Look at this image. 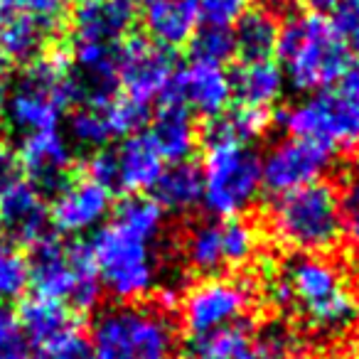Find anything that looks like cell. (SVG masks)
I'll list each match as a JSON object with an SVG mask.
<instances>
[{
	"label": "cell",
	"mask_w": 359,
	"mask_h": 359,
	"mask_svg": "<svg viewBox=\"0 0 359 359\" xmlns=\"http://www.w3.org/2000/svg\"><path fill=\"white\" fill-rule=\"evenodd\" d=\"M163 99H172L185 106L190 114H200L205 118H219L231 109V74L219 65L195 62L175 69L170 89Z\"/></svg>",
	"instance_id": "obj_15"
},
{
	"label": "cell",
	"mask_w": 359,
	"mask_h": 359,
	"mask_svg": "<svg viewBox=\"0 0 359 359\" xmlns=\"http://www.w3.org/2000/svg\"><path fill=\"white\" fill-rule=\"evenodd\" d=\"M219 118L234 138H239L251 145L256 138H261V135L269 130L271 121H273V114H271V111H264V109L234 106V109H229L224 116H219Z\"/></svg>",
	"instance_id": "obj_32"
},
{
	"label": "cell",
	"mask_w": 359,
	"mask_h": 359,
	"mask_svg": "<svg viewBox=\"0 0 359 359\" xmlns=\"http://www.w3.org/2000/svg\"><path fill=\"white\" fill-rule=\"evenodd\" d=\"M187 47H190V55L195 62H207V65H219V67H224L236 55L234 32L226 30V27L200 25Z\"/></svg>",
	"instance_id": "obj_31"
},
{
	"label": "cell",
	"mask_w": 359,
	"mask_h": 359,
	"mask_svg": "<svg viewBox=\"0 0 359 359\" xmlns=\"http://www.w3.org/2000/svg\"><path fill=\"white\" fill-rule=\"evenodd\" d=\"M334 150L300 138L273 143L261 158V187L273 197L313 185L332 165Z\"/></svg>",
	"instance_id": "obj_13"
},
{
	"label": "cell",
	"mask_w": 359,
	"mask_h": 359,
	"mask_svg": "<svg viewBox=\"0 0 359 359\" xmlns=\"http://www.w3.org/2000/svg\"><path fill=\"white\" fill-rule=\"evenodd\" d=\"M22 344L20 325H18V313L13 310L11 303L0 300V352L8 347Z\"/></svg>",
	"instance_id": "obj_38"
},
{
	"label": "cell",
	"mask_w": 359,
	"mask_h": 359,
	"mask_svg": "<svg viewBox=\"0 0 359 359\" xmlns=\"http://www.w3.org/2000/svg\"><path fill=\"white\" fill-rule=\"evenodd\" d=\"M280 22L269 8H249L241 20L231 27L234 32V52L241 62L254 60H273L276 45H278Z\"/></svg>",
	"instance_id": "obj_26"
},
{
	"label": "cell",
	"mask_w": 359,
	"mask_h": 359,
	"mask_svg": "<svg viewBox=\"0 0 359 359\" xmlns=\"http://www.w3.org/2000/svg\"><path fill=\"white\" fill-rule=\"evenodd\" d=\"M202 160V205L219 219H236L256 205L261 187V155L249 143L234 138L222 123L212 118L205 133Z\"/></svg>",
	"instance_id": "obj_4"
},
{
	"label": "cell",
	"mask_w": 359,
	"mask_h": 359,
	"mask_svg": "<svg viewBox=\"0 0 359 359\" xmlns=\"http://www.w3.org/2000/svg\"><path fill=\"white\" fill-rule=\"evenodd\" d=\"M278 123L288 138L320 143L330 150L359 143L352 109L339 94H308L305 99L285 106L278 114Z\"/></svg>",
	"instance_id": "obj_10"
},
{
	"label": "cell",
	"mask_w": 359,
	"mask_h": 359,
	"mask_svg": "<svg viewBox=\"0 0 359 359\" xmlns=\"http://www.w3.org/2000/svg\"><path fill=\"white\" fill-rule=\"evenodd\" d=\"M254 305V293L239 278L207 276L200 283L180 295L182 325L192 337H202L215 330L236 325L249 315Z\"/></svg>",
	"instance_id": "obj_9"
},
{
	"label": "cell",
	"mask_w": 359,
	"mask_h": 359,
	"mask_svg": "<svg viewBox=\"0 0 359 359\" xmlns=\"http://www.w3.org/2000/svg\"><path fill=\"white\" fill-rule=\"evenodd\" d=\"M22 180V168L18 153L13 148H8L6 143H0V195L6 190H11L15 182Z\"/></svg>",
	"instance_id": "obj_39"
},
{
	"label": "cell",
	"mask_w": 359,
	"mask_h": 359,
	"mask_svg": "<svg viewBox=\"0 0 359 359\" xmlns=\"http://www.w3.org/2000/svg\"><path fill=\"white\" fill-rule=\"evenodd\" d=\"M347 101V99H344ZM349 104V101H347ZM349 109H352V116H354V123H357V133H359V104H349Z\"/></svg>",
	"instance_id": "obj_45"
},
{
	"label": "cell",
	"mask_w": 359,
	"mask_h": 359,
	"mask_svg": "<svg viewBox=\"0 0 359 359\" xmlns=\"http://www.w3.org/2000/svg\"><path fill=\"white\" fill-rule=\"evenodd\" d=\"M269 3H285V0H269Z\"/></svg>",
	"instance_id": "obj_49"
},
{
	"label": "cell",
	"mask_w": 359,
	"mask_h": 359,
	"mask_svg": "<svg viewBox=\"0 0 359 359\" xmlns=\"http://www.w3.org/2000/svg\"><path fill=\"white\" fill-rule=\"evenodd\" d=\"M6 99H8V91H6V84L0 79V121L6 118Z\"/></svg>",
	"instance_id": "obj_44"
},
{
	"label": "cell",
	"mask_w": 359,
	"mask_h": 359,
	"mask_svg": "<svg viewBox=\"0 0 359 359\" xmlns=\"http://www.w3.org/2000/svg\"><path fill=\"white\" fill-rule=\"evenodd\" d=\"M202 172L192 160L165 168L155 185V202L163 207V212L172 215H192L202 205Z\"/></svg>",
	"instance_id": "obj_25"
},
{
	"label": "cell",
	"mask_w": 359,
	"mask_h": 359,
	"mask_svg": "<svg viewBox=\"0 0 359 359\" xmlns=\"http://www.w3.org/2000/svg\"><path fill=\"white\" fill-rule=\"evenodd\" d=\"M89 347L94 359H180V330L158 303H111L91 320Z\"/></svg>",
	"instance_id": "obj_2"
},
{
	"label": "cell",
	"mask_w": 359,
	"mask_h": 359,
	"mask_svg": "<svg viewBox=\"0 0 359 359\" xmlns=\"http://www.w3.org/2000/svg\"><path fill=\"white\" fill-rule=\"evenodd\" d=\"M163 231V207L145 195H130L111 210L109 222L86 241L101 288L116 303L145 300L158 288V246Z\"/></svg>",
	"instance_id": "obj_1"
},
{
	"label": "cell",
	"mask_w": 359,
	"mask_h": 359,
	"mask_svg": "<svg viewBox=\"0 0 359 359\" xmlns=\"http://www.w3.org/2000/svg\"><path fill=\"white\" fill-rule=\"evenodd\" d=\"M0 359H27L25 342H22V344H15V347L3 349V352H0Z\"/></svg>",
	"instance_id": "obj_42"
},
{
	"label": "cell",
	"mask_w": 359,
	"mask_h": 359,
	"mask_svg": "<svg viewBox=\"0 0 359 359\" xmlns=\"http://www.w3.org/2000/svg\"><path fill=\"white\" fill-rule=\"evenodd\" d=\"M79 3H84V0H79Z\"/></svg>",
	"instance_id": "obj_51"
},
{
	"label": "cell",
	"mask_w": 359,
	"mask_h": 359,
	"mask_svg": "<svg viewBox=\"0 0 359 359\" xmlns=\"http://www.w3.org/2000/svg\"><path fill=\"white\" fill-rule=\"evenodd\" d=\"M271 298L276 305L298 308L303 318L323 332H339L357 320V300L344 285L332 261L323 256H295L273 278Z\"/></svg>",
	"instance_id": "obj_5"
},
{
	"label": "cell",
	"mask_w": 359,
	"mask_h": 359,
	"mask_svg": "<svg viewBox=\"0 0 359 359\" xmlns=\"http://www.w3.org/2000/svg\"><path fill=\"white\" fill-rule=\"evenodd\" d=\"M114 210V190L86 177L72 175L57 192H52L50 224L62 234H86L96 231Z\"/></svg>",
	"instance_id": "obj_14"
},
{
	"label": "cell",
	"mask_w": 359,
	"mask_h": 359,
	"mask_svg": "<svg viewBox=\"0 0 359 359\" xmlns=\"http://www.w3.org/2000/svg\"><path fill=\"white\" fill-rule=\"evenodd\" d=\"M6 11H13L18 15L35 18L45 25H57L67 8V0H0Z\"/></svg>",
	"instance_id": "obj_37"
},
{
	"label": "cell",
	"mask_w": 359,
	"mask_h": 359,
	"mask_svg": "<svg viewBox=\"0 0 359 359\" xmlns=\"http://www.w3.org/2000/svg\"><path fill=\"white\" fill-rule=\"evenodd\" d=\"M278 65L290 84L300 94H318L337 84L349 65L347 47L323 13L293 11L283 18L276 45Z\"/></svg>",
	"instance_id": "obj_3"
},
{
	"label": "cell",
	"mask_w": 359,
	"mask_h": 359,
	"mask_svg": "<svg viewBox=\"0 0 359 359\" xmlns=\"http://www.w3.org/2000/svg\"><path fill=\"white\" fill-rule=\"evenodd\" d=\"M0 222L13 244L35 246L50 236V205L45 195L22 177L0 195Z\"/></svg>",
	"instance_id": "obj_19"
},
{
	"label": "cell",
	"mask_w": 359,
	"mask_h": 359,
	"mask_svg": "<svg viewBox=\"0 0 359 359\" xmlns=\"http://www.w3.org/2000/svg\"><path fill=\"white\" fill-rule=\"evenodd\" d=\"M150 135L160 148L165 160L185 163L195 155L200 145V130L195 123V114L172 99H163L150 121Z\"/></svg>",
	"instance_id": "obj_22"
},
{
	"label": "cell",
	"mask_w": 359,
	"mask_h": 359,
	"mask_svg": "<svg viewBox=\"0 0 359 359\" xmlns=\"http://www.w3.org/2000/svg\"><path fill=\"white\" fill-rule=\"evenodd\" d=\"M50 32L52 27L45 22L35 20L27 15H13L6 18L0 27V60L3 65H18L27 67L42 55L50 52Z\"/></svg>",
	"instance_id": "obj_24"
},
{
	"label": "cell",
	"mask_w": 359,
	"mask_h": 359,
	"mask_svg": "<svg viewBox=\"0 0 359 359\" xmlns=\"http://www.w3.org/2000/svg\"><path fill=\"white\" fill-rule=\"evenodd\" d=\"M308 6L315 13H325V11H332L337 6V0H308Z\"/></svg>",
	"instance_id": "obj_43"
},
{
	"label": "cell",
	"mask_w": 359,
	"mask_h": 359,
	"mask_svg": "<svg viewBox=\"0 0 359 359\" xmlns=\"http://www.w3.org/2000/svg\"><path fill=\"white\" fill-rule=\"evenodd\" d=\"M6 18H8V11L3 8V3H0V27H3V22H6Z\"/></svg>",
	"instance_id": "obj_46"
},
{
	"label": "cell",
	"mask_w": 359,
	"mask_h": 359,
	"mask_svg": "<svg viewBox=\"0 0 359 359\" xmlns=\"http://www.w3.org/2000/svg\"><path fill=\"white\" fill-rule=\"evenodd\" d=\"M130 6H135V3H140V6H145V3H150V0H128Z\"/></svg>",
	"instance_id": "obj_47"
},
{
	"label": "cell",
	"mask_w": 359,
	"mask_h": 359,
	"mask_svg": "<svg viewBox=\"0 0 359 359\" xmlns=\"http://www.w3.org/2000/svg\"><path fill=\"white\" fill-rule=\"evenodd\" d=\"M187 359H259L254 332L244 323H236L202 337H192Z\"/></svg>",
	"instance_id": "obj_27"
},
{
	"label": "cell",
	"mask_w": 359,
	"mask_h": 359,
	"mask_svg": "<svg viewBox=\"0 0 359 359\" xmlns=\"http://www.w3.org/2000/svg\"><path fill=\"white\" fill-rule=\"evenodd\" d=\"M0 234H3V222H0Z\"/></svg>",
	"instance_id": "obj_50"
},
{
	"label": "cell",
	"mask_w": 359,
	"mask_h": 359,
	"mask_svg": "<svg viewBox=\"0 0 359 359\" xmlns=\"http://www.w3.org/2000/svg\"><path fill=\"white\" fill-rule=\"evenodd\" d=\"M0 79H3V60H0Z\"/></svg>",
	"instance_id": "obj_48"
},
{
	"label": "cell",
	"mask_w": 359,
	"mask_h": 359,
	"mask_svg": "<svg viewBox=\"0 0 359 359\" xmlns=\"http://www.w3.org/2000/svg\"><path fill=\"white\" fill-rule=\"evenodd\" d=\"M116 163V180L114 190H121L126 195H143L155 190L160 175L168 168V160L163 158L160 148L155 145L153 135L148 130L128 135L114 150Z\"/></svg>",
	"instance_id": "obj_18"
},
{
	"label": "cell",
	"mask_w": 359,
	"mask_h": 359,
	"mask_svg": "<svg viewBox=\"0 0 359 359\" xmlns=\"http://www.w3.org/2000/svg\"><path fill=\"white\" fill-rule=\"evenodd\" d=\"M185 264L202 276H215L224 269L222 251V222H200L187 231L182 241Z\"/></svg>",
	"instance_id": "obj_28"
},
{
	"label": "cell",
	"mask_w": 359,
	"mask_h": 359,
	"mask_svg": "<svg viewBox=\"0 0 359 359\" xmlns=\"http://www.w3.org/2000/svg\"><path fill=\"white\" fill-rule=\"evenodd\" d=\"M74 104V76L67 50H50L22 67L15 89L6 99V118L22 135L60 128L67 109Z\"/></svg>",
	"instance_id": "obj_7"
},
{
	"label": "cell",
	"mask_w": 359,
	"mask_h": 359,
	"mask_svg": "<svg viewBox=\"0 0 359 359\" xmlns=\"http://www.w3.org/2000/svg\"><path fill=\"white\" fill-rule=\"evenodd\" d=\"M269 229L280 246L298 256H320L342 239L339 192L330 182H313L278 195L269 207Z\"/></svg>",
	"instance_id": "obj_6"
},
{
	"label": "cell",
	"mask_w": 359,
	"mask_h": 359,
	"mask_svg": "<svg viewBox=\"0 0 359 359\" xmlns=\"http://www.w3.org/2000/svg\"><path fill=\"white\" fill-rule=\"evenodd\" d=\"M30 288L27 256L13 241H0V300L13 303Z\"/></svg>",
	"instance_id": "obj_29"
},
{
	"label": "cell",
	"mask_w": 359,
	"mask_h": 359,
	"mask_svg": "<svg viewBox=\"0 0 359 359\" xmlns=\"http://www.w3.org/2000/svg\"><path fill=\"white\" fill-rule=\"evenodd\" d=\"M15 153L20 160L22 177L42 195L60 190L74 170V148L60 128L22 135V143Z\"/></svg>",
	"instance_id": "obj_16"
},
{
	"label": "cell",
	"mask_w": 359,
	"mask_h": 359,
	"mask_svg": "<svg viewBox=\"0 0 359 359\" xmlns=\"http://www.w3.org/2000/svg\"><path fill=\"white\" fill-rule=\"evenodd\" d=\"M222 251H224V266L239 269L249 264L259 251V231L241 217L224 219L222 222Z\"/></svg>",
	"instance_id": "obj_30"
},
{
	"label": "cell",
	"mask_w": 359,
	"mask_h": 359,
	"mask_svg": "<svg viewBox=\"0 0 359 359\" xmlns=\"http://www.w3.org/2000/svg\"><path fill=\"white\" fill-rule=\"evenodd\" d=\"M339 210H342V236H347L359 249V150L349 165L347 187L339 197Z\"/></svg>",
	"instance_id": "obj_34"
},
{
	"label": "cell",
	"mask_w": 359,
	"mask_h": 359,
	"mask_svg": "<svg viewBox=\"0 0 359 359\" xmlns=\"http://www.w3.org/2000/svg\"><path fill=\"white\" fill-rule=\"evenodd\" d=\"M339 96L349 104H359V60L349 62L344 74L339 76Z\"/></svg>",
	"instance_id": "obj_41"
},
{
	"label": "cell",
	"mask_w": 359,
	"mask_h": 359,
	"mask_svg": "<svg viewBox=\"0 0 359 359\" xmlns=\"http://www.w3.org/2000/svg\"><path fill=\"white\" fill-rule=\"evenodd\" d=\"M18 325H20L22 339L45 354L65 339L79 334L76 310H72L69 305L60 303V300L37 298V295L22 303Z\"/></svg>",
	"instance_id": "obj_20"
},
{
	"label": "cell",
	"mask_w": 359,
	"mask_h": 359,
	"mask_svg": "<svg viewBox=\"0 0 359 359\" xmlns=\"http://www.w3.org/2000/svg\"><path fill=\"white\" fill-rule=\"evenodd\" d=\"M114 67L121 96L145 109L168 94L175 76L172 52L140 35H128L116 47Z\"/></svg>",
	"instance_id": "obj_11"
},
{
	"label": "cell",
	"mask_w": 359,
	"mask_h": 359,
	"mask_svg": "<svg viewBox=\"0 0 359 359\" xmlns=\"http://www.w3.org/2000/svg\"><path fill=\"white\" fill-rule=\"evenodd\" d=\"M143 25L148 40L170 52L190 45L200 27L197 0H150L143 6Z\"/></svg>",
	"instance_id": "obj_21"
},
{
	"label": "cell",
	"mask_w": 359,
	"mask_h": 359,
	"mask_svg": "<svg viewBox=\"0 0 359 359\" xmlns=\"http://www.w3.org/2000/svg\"><path fill=\"white\" fill-rule=\"evenodd\" d=\"M254 342L259 359H295L300 352V339L283 325H266Z\"/></svg>",
	"instance_id": "obj_33"
},
{
	"label": "cell",
	"mask_w": 359,
	"mask_h": 359,
	"mask_svg": "<svg viewBox=\"0 0 359 359\" xmlns=\"http://www.w3.org/2000/svg\"><path fill=\"white\" fill-rule=\"evenodd\" d=\"M197 11H200V25L231 30L249 11V0H197Z\"/></svg>",
	"instance_id": "obj_35"
},
{
	"label": "cell",
	"mask_w": 359,
	"mask_h": 359,
	"mask_svg": "<svg viewBox=\"0 0 359 359\" xmlns=\"http://www.w3.org/2000/svg\"><path fill=\"white\" fill-rule=\"evenodd\" d=\"M133 25L135 11L128 0H84L72 13V42L118 47Z\"/></svg>",
	"instance_id": "obj_17"
},
{
	"label": "cell",
	"mask_w": 359,
	"mask_h": 359,
	"mask_svg": "<svg viewBox=\"0 0 359 359\" xmlns=\"http://www.w3.org/2000/svg\"><path fill=\"white\" fill-rule=\"evenodd\" d=\"M148 121V109L126 96H111L106 101H84L74 104L69 114V143L81 148L101 150L114 140H123L128 135L143 130Z\"/></svg>",
	"instance_id": "obj_12"
},
{
	"label": "cell",
	"mask_w": 359,
	"mask_h": 359,
	"mask_svg": "<svg viewBox=\"0 0 359 359\" xmlns=\"http://www.w3.org/2000/svg\"><path fill=\"white\" fill-rule=\"evenodd\" d=\"M30 288L37 298L60 300L76 313L94 310L101 300V278L86 241L45 236L27 256Z\"/></svg>",
	"instance_id": "obj_8"
},
{
	"label": "cell",
	"mask_w": 359,
	"mask_h": 359,
	"mask_svg": "<svg viewBox=\"0 0 359 359\" xmlns=\"http://www.w3.org/2000/svg\"><path fill=\"white\" fill-rule=\"evenodd\" d=\"M285 74L276 60L241 62L231 72V94L236 106L271 111L285 91Z\"/></svg>",
	"instance_id": "obj_23"
},
{
	"label": "cell",
	"mask_w": 359,
	"mask_h": 359,
	"mask_svg": "<svg viewBox=\"0 0 359 359\" xmlns=\"http://www.w3.org/2000/svg\"><path fill=\"white\" fill-rule=\"evenodd\" d=\"M47 359H94V354H91L89 339H84L81 334H74V337L57 344L55 349H50Z\"/></svg>",
	"instance_id": "obj_40"
},
{
	"label": "cell",
	"mask_w": 359,
	"mask_h": 359,
	"mask_svg": "<svg viewBox=\"0 0 359 359\" xmlns=\"http://www.w3.org/2000/svg\"><path fill=\"white\" fill-rule=\"evenodd\" d=\"M330 13L332 15L327 20L337 32L339 42L347 47V52L359 55V0H337V6Z\"/></svg>",
	"instance_id": "obj_36"
}]
</instances>
